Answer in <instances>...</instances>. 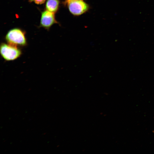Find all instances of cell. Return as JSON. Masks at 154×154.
<instances>
[{
    "label": "cell",
    "mask_w": 154,
    "mask_h": 154,
    "mask_svg": "<svg viewBox=\"0 0 154 154\" xmlns=\"http://www.w3.org/2000/svg\"><path fill=\"white\" fill-rule=\"evenodd\" d=\"M59 0H47L46 4L47 10L54 13L58 10L60 4Z\"/></svg>",
    "instance_id": "cell-5"
},
{
    "label": "cell",
    "mask_w": 154,
    "mask_h": 154,
    "mask_svg": "<svg viewBox=\"0 0 154 154\" xmlns=\"http://www.w3.org/2000/svg\"><path fill=\"white\" fill-rule=\"evenodd\" d=\"M37 4H41L44 3L46 0H31Z\"/></svg>",
    "instance_id": "cell-6"
},
{
    "label": "cell",
    "mask_w": 154,
    "mask_h": 154,
    "mask_svg": "<svg viewBox=\"0 0 154 154\" xmlns=\"http://www.w3.org/2000/svg\"><path fill=\"white\" fill-rule=\"evenodd\" d=\"M70 12L75 16H78L87 12L89 5L83 0H65L64 2Z\"/></svg>",
    "instance_id": "cell-1"
},
{
    "label": "cell",
    "mask_w": 154,
    "mask_h": 154,
    "mask_svg": "<svg viewBox=\"0 0 154 154\" xmlns=\"http://www.w3.org/2000/svg\"><path fill=\"white\" fill-rule=\"evenodd\" d=\"M5 39L8 43L16 46H23L26 44L24 33L18 28L13 29L9 31Z\"/></svg>",
    "instance_id": "cell-2"
},
{
    "label": "cell",
    "mask_w": 154,
    "mask_h": 154,
    "mask_svg": "<svg viewBox=\"0 0 154 154\" xmlns=\"http://www.w3.org/2000/svg\"><path fill=\"white\" fill-rule=\"evenodd\" d=\"M0 53L5 60L11 61L19 58L21 54L20 50L17 46L8 43H2L0 46Z\"/></svg>",
    "instance_id": "cell-3"
},
{
    "label": "cell",
    "mask_w": 154,
    "mask_h": 154,
    "mask_svg": "<svg viewBox=\"0 0 154 154\" xmlns=\"http://www.w3.org/2000/svg\"><path fill=\"white\" fill-rule=\"evenodd\" d=\"M54 13L47 10L43 11L41 13L40 26L49 29L53 24L57 23Z\"/></svg>",
    "instance_id": "cell-4"
}]
</instances>
